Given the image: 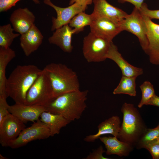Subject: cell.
Segmentation results:
<instances>
[{"mask_svg":"<svg viewBox=\"0 0 159 159\" xmlns=\"http://www.w3.org/2000/svg\"><path fill=\"white\" fill-rule=\"evenodd\" d=\"M88 92L79 90L60 95L45 107L47 111L60 115L71 122L78 120L87 107Z\"/></svg>","mask_w":159,"mask_h":159,"instance_id":"obj_2","label":"cell"},{"mask_svg":"<svg viewBox=\"0 0 159 159\" xmlns=\"http://www.w3.org/2000/svg\"><path fill=\"white\" fill-rule=\"evenodd\" d=\"M54 98L50 80L43 69L29 90L24 104L46 107Z\"/></svg>","mask_w":159,"mask_h":159,"instance_id":"obj_5","label":"cell"},{"mask_svg":"<svg viewBox=\"0 0 159 159\" xmlns=\"http://www.w3.org/2000/svg\"><path fill=\"white\" fill-rule=\"evenodd\" d=\"M92 19L90 25V32L96 35L112 41L123 31L121 26L110 19L92 13Z\"/></svg>","mask_w":159,"mask_h":159,"instance_id":"obj_9","label":"cell"},{"mask_svg":"<svg viewBox=\"0 0 159 159\" xmlns=\"http://www.w3.org/2000/svg\"><path fill=\"white\" fill-rule=\"evenodd\" d=\"M159 138V123L155 127L146 129L138 141L135 145L137 148H143L146 144L157 140Z\"/></svg>","mask_w":159,"mask_h":159,"instance_id":"obj_26","label":"cell"},{"mask_svg":"<svg viewBox=\"0 0 159 159\" xmlns=\"http://www.w3.org/2000/svg\"><path fill=\"white\" fill-rule=\"evenodd\" d=\"M121 26L123 31L130 32L138 38L142 49L146 53L148 46L147 28L140 9L134 7L132 13L125 18Z\"/></svg>","mask_w":159,"mask_h":159,"instance_id":"obj_7","label":"cell"},{"mask_svg":"<svg viewBox=\"0 0 159 159\" xmlns=\"http://www.w3.org/2000/svg\"><path fill=\"white\" fill-rule=\"evenodd\" d=\"M145 22L148 46L146 54L149 57L151 63L159 64V24L142 13Z\"/></svg>","mask_w":159,"mask_h":159,"instance_id":"obj_12","label":"cell"},{"mask_svg":"<svg viewBox=\"0 0 159 159\" xmlns=\"http://www.w3.org/2000/svg\"><path fill=\"white\" fill-rule=\"evenodd\" d=\"M43 69L50 80L54 98L64 93L80 90L77 73L65 64L51 63Z\"/></svg>","mask_w":159,"mask_h":159,"instance_id":"obj_3","label":"cell"},{"mask_svg":"<svg viewBox=\"0 0 159 159\" xmlns=\"http://www.w3.org/2000/svg\"><path fill=\"white\" fill-rule=\"evenodd\" d=\"M40 117V120L49 128L51 136L59 134L61 129L71 122L60 115L48 111L43 112Z\"/></svg>","mask_w":159,"mask_h":159,"instance_id":"obj_21","label":"cell"},{"mask_svg":"<svg viewBox=\"0 0 159 159\" xmlns=\"http://www.w3.org/2000/svg\"><path fill=\"white\" fill-rule=\"evenodd\" d=\"M143 148L149 151L153 159H159V142L157 140L146 144Z\"/></svg>","mask_w":159,"mask_h":159,"instance_id":"obj_28","label":"cell"},{"mask_svg":"<svg viewBox=\"0 0 159 159\" xmlns=\"http://www.w3.org/2000/svg\"><path fill=\"white\" fill-rule=\"evenodd\" d=\"M106 57L117 64L122 71V76L137 77L143 73L142 68L133 66L124 59L113 42L111 44Z\"/></svg>","mask_w":159,"mask_h":159,"instance_id":"obj_16","label":"cell"},{"mask_svg":"<svg viewBox=\"0 0 159 159\" xmlns=\"http://www.w3.org/2000/svg\"><path fill=\"white\" fill-rule=\"evenodd\" d=\"M100 140L105 145L107 155H116L120 156H127L132 150V146L130 145L119 140L117 138L100 137Z\"/></svg>","mask_w":159,"mask_h":159,"instance_id":"obj_20","label":"cell"},{"mask_svg":"<svg viewBox=\"0 0 159 159\" xmlns=\"http://www.w3.org/2000/svg\"><path fill=\"white\" fill-rule=\"evenodd\" d=\"M0 159H6V157H5L1 155V154H0Z\"/></svg>","mask_w":159,"mask_h":159,"instance_id":"obj_37","label":"cell"},{"mask_svg":"<svg viewBox=\"0 0 159 159\" xmlns=\"http://www.w3.org/2000/svg\"><path fill=\"white\" fill-rule=\"evenodd\" d=\"M35 17L27 8H19L11 14L10 21L14 31L21 35L28 31L34 24Z\"/></svg>","mask_w":159,"mask_h":159,"instance_id":"obj_15","label":"cell"},{"mask_svg":"<svg viewBox=\"0 0 159 159\" xmlns=\"http://www.w3.org/2000/svg\"><path fill=\"white\" fill-rule=\"evenodd\" d=\"M141 12L151 19H159V9L151 10L149 9L146 3L143 2L139 9Z\"/></svg>","mask_w":159,"mask_h":159,"instance_id":"obj_30","label":"cell"},{"mask_svg":"<svg viewBox=\"0 0 159 159\" xmlns=\"http://www.w3.org/2000/svg\"><path fill=\"white\" fill-rule=\"evenodd\" d=\"M26 127L24 123L11 113L0 123V143L4 147L16 138Z\"/></svg>","mask_w":159,"mask_h":159,"instance_id":"obj_10","label":"cell"},{"mask_svg":"<svg viewBox=\"0 0 159 159\" xmlns=\"http://www.w3.org/2000/svg\"><path fill=\"white\" fill-rule=\"evenodd\" d=\"M32 1L36 4H39V0H32Z\"/></svg>","mask_w":159,"mask_h":159,"instance_id":"obj_36","label":"cell"},{"mask_svg":"<svg viewBox=\"0 0 159 159\" xmlns=\"http://www.w3.org/2000/svg\"><path fill=\"white\" fill-rule=\"evenodd\" d=\"M136 78L122 75L118 85L114 90L113 94L114 95L125 94L130 96H135Z\"/></svg>","mask_w":159,"mask_h":159,"instance_id":"obj_23","label":"cell"},{"mask_svg":"<svg viewBox=\"0 0 159 159\" xmlns=\"http://www.w3.org/2000/svg\"><path fill=\"white\" fill-rule=\"evenodd\" d=\"M10 24L0 26V47L6 48L9 47L14 39L20 35L15 34Z\"/></svg>","mask_w":159,"mask_h":159,"instance_id":"obj_25","label":"cell"},{"mask_svg":"<svg viewBox=\"0 0 159 159\" xmlns=\"http://www.w3.org/2000/svg\"><path fill=\"white\" fill-rule=\"evenodd\" d=\"M112 42L90 32L83 40L82 52L85 59L88 62L104 61Z\"/></svg>","mask_w":159,"mask_h":159,"instance_id":"obj_6","label":"cell"},{"mask_svg":"<svg viewBox=\"0 0 159 159\" xmlns=\"http://www.w3.org/2000/svg\"><path fill=\"white\" fill-rule=\"evenodd\" d=\"M93 2V0H70L69 5H70L74 3H79L83 6H87Z\"/></svg>","mask_w":159,"mask_h":159,"instance_id":"obj_34","label":"cell"},{"mask_svg":"<svg viewBox=\"0 0 159 159\" xmlns=\"http://www.w3.org/2000/svg\"><path fill=\"white\" fill-rule=\"evenodd\" d=\"M44 3L54 9L56 12V18H52V25L51 30L53 31L66 24L76 14L85 11L87 6L77 3H74L68 7L62 8L58 6L50 0H43Z\"/></svg>","mask_w":159,"mask_h":159,"instance_id":"obj_11","label":"cell"},{"mask_svg":"<svg viewBox=\"0 0 159 159\" xmlns=\"http://www.w3.org/2000/svg\"><path fill=\"white\" fill-rule=\"evenodd\" d=\"M157 140L159 142V138H158V139H157Z\"/></svg>","mask_w":159,"mask_h":159,"instance_id":"obj_38","label":"cell"},{"mask_svg":"<svg viewBox=\"0 0 159 159\" xmlns=\"http://www.w3.org/2000/svg\"><path fill=\"white\" fill-rule=\"evenodd\" d=\"M146 105L159 107V97L155 95L147 103Z\"/></svg>","mask_w":159,"mask_h":159,"instance_id":"obj_35","label":"cell"},{"mask_svg":"<svg viewBox=\"0 0 159 159\" xmlns=\"http://www.w3.org/2000/svg\"><path fill=\"white\" fill-rule=\"evenodd\" d=\"M105 152L102 146L94 150L85 158L86 159H110L103 156V154Z\"/></svg>","mask_w":159,"mask_h":159,"instance_id":"obj_31","label":"cell"},{"mask_svg":"<svg viewBox=\"0 0 159 159\" xmlns=\"http://www.w3.org/2000/svg\"><path fill=\"white\" fill-rule=\"evenodd\" d=\"M6 96H0V123L10 113L8 111L9 105L7 103Z\"/></svg>","mask_w":159,"mask_h":159,"instance_id":"obj_29","label":"cell"},{"mask_svg":"<svg viewBox=\"0 0 159 159\" xmlns=\"http://www.w3.org/2000/svg\"><path fill=\"white\" fill-rule=\"evenodd\" d=\"M121 111L123 114V120L117 138L132 146L135 145L147 129L145 125L133 104L125 102Z\"/></svg>","mask_w":159,"mask_h":159,"instance_id":"obj_4","label":"cell"},{"mask_svg":"<svg viewBox=\"0 0 159 159\" xmlns=\"http://www.w3.org/2000/svg\"><path fill=\"white\" fill-rule=\"evenodd\" d=\"M121 121L117 116H113L100 123L98 126V132L95 134L87 136L84 139L87 142H93L102 135L111 134L117 138L120 129Z\"/></svg>","mask_w":159,"mask_h":159,"instance_id":"obj_19","label":"cell"},{"mask_svg":"<svg viewBox=\"0 0 159 159\" xmlns=\"http://www.w3.org/2000/svg\"><path fill=\"white\" fill-rule=\"evenodd\" d=\"M42 70L34 65L17 66L7 78L6 92L7 97L15 103L24 104L29 90Z\"/></svg>","mask_w":159,"mask_h":159,"instance_id":"obj_1","label":"cell"},{"mask_svg":"<svg viewBox=\"0 0 159 159\" xmlns=\"http://www.w3.org/2000/svg\"><path fill=\"white\" fill-rule=\"evenodd\" d=\"M92 14H88L84 11L81 12L75 15L70 21L69 25L73 28L75 34L83 31L85 27L90 25L92 21Z\"/></svg>","mask_w":159,"mask_h":159,"instance_id":"obj_24","label":"cell"},{"mask_svg":"<svg viewBox=\"0 0 159 159\" xmlns=\"http://www.w3.org/2000/svg\"><path fill=\"white\" fill-rule=\"evenodd\" d=\"M16 56L15 52L10 47H0V96H7L6 92V69L9 63Z\"/></svg>","mask_w":159,"mask_h":159,"instance_id":"obj_22","label":"cell"},{"mask_svg":"<svg viewBox=\"0 0 159 159\" xmlns=\"http://www.w3.org/2000/svg\"><path fill=\"white\" fill-rule=\"evenodd\" d=\"M93 3L94 7L92 13L108 19L120 26L128 14L122 9L111 5L106 0H93Z\"/></svg>","mask_w":159,"mask_h":159,"instance_id":"obj_14","label":"cell"},{"mask_svg":"<svg viewBox=\"0 0 159 159\" xmlns=\"http://www.w3.org/2000/svg\"><path fill=\"white\" fill-rule=\"evenodd\" d=\"M43 38L35 24L28 31L21 35L20 45L26 56H29L38 49L42 43Z\"/></svg>","mask_w":159,"mask_h":159,"instance_id":"obj_17","label":"cell"},{"mask_svg":"<svg viewBox=\"0 0 159 159\" xmlns=\"http://www.w3.org/2000/svg\"><path fill=\"white\" fill-rule=\"evenodd\" d=\"M142 92L141 100L138 105L139 108H141L147 103L155 95L153 85L148 81L144 82L140 86Z\"/></svg>","mask_w":159,"mask_h":159,"instance_id":"obj_27","label":"cell"},{"mask_svg":"<svg viewBox=\"0 0 159 159\" xmlns=\"http://www.w3.org/2000/svg\"><path fill=\"white\" fill-rule=\"evenodd\" d=\"M144 0H117V1L120 3L123 4L127 2L132 4L135 7L140 9Z\"/></svg>","mask_w":159,"mask_h":159,"instance_id":"obj_33","label":"cell"},{"mask_svg":"<svg viewBox=\"0 0 159 159\" xmlns=\"http://www.w3.org/2000/svg\"><path fill=\"white\" fill-rule=\"evenodd\" d=\"M50 136L48 127L39 119L30 126L24 128L16 138L9 143L8 147L12 149L18 148L33 141L46 139Z\"/></svg>","mask_w":159,"mask_h":159,"instance_id":"obj_8","label":"cell"},{"mask_svg":"<svg viewBox=\"0 0 159 159\" xmlns=\"http://www.w3.org/2000/svg\"><path fill=\"white\" fill-rule=\"evenodd\" d=\"M21 0H0V12L7 11Z\"/></svg>","mask_w":159,"mask_h":159,"instance_id":"obj_32","label":"cell"},{"mask_svg":"<svg viewBox=\"0 0 159 159\" xmlns=\"http://www.w3.org/2000/svg\"><path fill=\"white\" fill-rule=\"evenodd\" d=\"M9 112L24 123L28 122H35L39 119L42 113L47 111L45 107L34 105L16 103L9 105Z\"/></svg>","mask_w":159,"mask_h":159,"instance_id":"obj_13","label":"cell"},{"mask_svg":"<svg viewBox=\"0 0 159 159\" xmlns=\"http://www.w3.org/2000/svg\"><path fill=\"white\" fill-rule=\"evenodd\" d=\"M73 34H75L74 29L68 24H66L56 29L49 38L48 41L50 44L58 46L64 52L70 53L73 48L71 41Z\"/></svg>","mask_w":159,"mask_h":159,"instance_id":"obj_18","label":"cell"}]
</instances>
